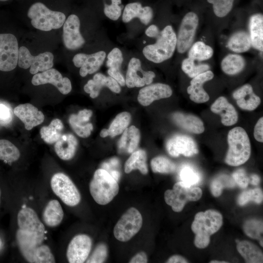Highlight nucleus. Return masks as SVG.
Here are the masks:
<instances>
[{
    "label": "nucleus",
    "instance_id": "f03ea898",
    "mask_svg": "<svg viewBox=\"0 0 263 263\" xmlns=\"http://www.w3.org/2000/svg\"><path fill=\"white\" fill-rule=\"evenodd\" d=\"M16 242L19 251L29 263H53L56 260L49 246L44 243V224L32 208L24 207L17 215Z\"/></svg>",
    "mask_w": 263,
    "mask_h": 263
},
{
    "label": "nucleus",
    "instance_id": "f704fd0d",
    "mask_svg": "<svg viewBox=\"0 0 263 263\" xmlns=\"http://www.w3.org/2000/svg\"><path fill=\"white\" fill-rule=\"evenodd\" d=\"M221 66L222 71L226 74L235 75L243 70L245 66V61L241 55L230 54L223 59Z\"/></svg>",
    "mask_w": 263,
    "mask_h": 263
},
{
    "label": "nucleus",
    "instance_id": "2eb2a0df",
    "mask_svg": "<svg viewBox=\"0 0 263 263\" xmlns=\"http://www.w3.org/2000/svg\"><path fill=\"white\" fill-rule=\"evenodd\" d=\"M31 82L34 86L47 83H51L63 95L68 94L72 89L70 79L63 76L59 71L53 67L33 75Z\"/></svg>",
    "mask_w": 263,
    "mask_h": 263
},
{
    "label": "nucleus",
    "instance_id": "39448f33",
    "mask_svg": "<svg viewBox=\"0 0 263 263\" xmlns=\"http://www.w3.org/2000/svg\"><path fill=\"white\" fill-rule=\"evenodd\" d=\"M26 29L21 24L12 32L0 33V71L10 72L18 68L19 43Z\"/></svg>",
    "mask_w": 263,
    "mask_h": 263
},
{
    "label": "nucleus",
    "instance_id": "8fccbe9b",
    "mask_svg": "<svg viewBox=\"0 0 263 263\" xmlns=\"http://www.w3.org/2000/svg\"><path fill=\"white\" fill-rule=\"evenodd\" d=\"M106 66L109 69L120 70L123 61L121 51L118 48H114L108 54Z\"/></svg>",
    "mask_w": 263,
    "mask_h": 263
},
{
    "label": "nucleus",
    "instance_id": "a19ab883",
    "mask_svg": "<svg viewBox=\"0 0 263 263\" xmlns=\"http://www.w3.org/2000/svg\"><path fill=\"white\" fill-rule=\"evenodd\" d=\"M243 230L245 234L251 238L259 240L263 246V221L257 219H250L244 222Z\"/></svg>",
    "mask_w": 263,
    "mask_h": 263
},
{
    "label": "nucleus",
    "instance_id": "4c0bfd02",
    "mask_svg": "<svg viewBox=\"0 0 263 263\" xmlns=\"http://www.w3.org/2000/svg\"><path fill=\"white\" fill-rule=\"evenodd\" d=\"M131 119V115L128 112H124L117 114L108 129L109 136L114 137L122 133L129 126Z\"/></svg>",
    "mask_w": 263,
    "mask_h": 263
},
{
    "label": "nucleus",
    "instance_id": "052dcab7",
    "mask_svg": "<svg viewBox=\"0 0 263 263\" xmlns=\"http://www.w3.org/2000/svg\"><path fill=\"white\" fill-rule=\"evenodd\" d=\"M100 135L103 138L109 136L108 130L107 129H102L100 132Z\"/></svg>",
    "mask_w": 263,
    "mask_h": 263
},
{
    "label": "nucleus",
    "instance_id": "3c124183",
    "mask_svg": "<svg viewBox=\"0 0 263 263\" xmlns=\"http://www.w3.org/2000/svg\"><path fill=\"white\" fill-rule=\"evenodd\" d=\"M232 177L235 183L242 188H246L249 183V178L245 170L243 169H238L234 171Z\"/></svg>",
    "mask_w": 263,
    "mask_h": 263
},
{
    "label": "nucleus",
    "instance_id": "6ab92c4d",
    "mask_svg": "<svg viewBox=\"0 0 263 263\" xmlns=\"http://www.w3.org/2000/svg\"><path fill=\"white\" fill-rule=\"evenodd\" d=\"M172 94V90L169 85L157 83L149 84L140 89L137 100L141 105L147 106L155 100L169 97Z\"/></svg>",
    "mask_w": 263,
    "mask_h": 263
},
{
    "label": "nucleus",
    "instance_id": "e433bc0d",
    "mask_svg": "<svg viewBox=\"0 0 263 263\" xmlns=\"http://www.w3.org/2000/svg\"><path fill=\"white\" fill-rule=\"evenodd\" d=\"M213 52L211 47L198 41L192 44L189 48L188 57L194 60L204 61L210 58Z\"/></svg>",
    "mask_w": 263,
    "mask_h": 263
},
{
    "label": "nucleus",
    "instance_id": "9b49d317",
    "mask_svg": "<svg viewBox=\"0 0 263 263\" xmlns=\"http://www.w3.org/2000/svg\"><path fill=\"white\" fill-rule=\"evenodd\" d=\"M143 224L142 216L135 207L129 208L120 218L113 228L115 238L120 242H127L136 235Z\"/></svg>",
    "mask_w": 263,
    "mask_h": 263
},
{
    "label": "nucleus",
    "instance_id": "6e6d98bb",
    "mask_svg": "<svg viewBox=\"0 0 263 263\" xmlns=\"http://www.w3.org/2000/svg\"><path fill=\"white\" fill-rule=\"evenodd\" d=\"M148 262V257L144 251L137 253L130 260V263H146Z\"/></svg>",
    "mask_w": 263,
    "mask_h": 263
},
{
    "label": "nucleus",
    "instance_id": "4be33fe9",
    "mask_svg": "<svg viewBox=\"0 0 263 263\" xmlns=\"http://www.w3.org/2000/svg\"><path fill=\"white\" fill-rule=\"evenodd\" d=\"M213 77V72L208 70L192 78L190 85L187 88V92L191 101L197 103H203L209 100V95L204 89L203 85Z\"/></svg>",
    "mask_w": 263,
    "mask_h": 263
},
{
    "label": "nucleus",
    "instance_id": "0eeeda50",
    "mask_svg": "<svg viewBox=\"0 0 263 263\" xmlns=\"http://www.w3.org/2000/svg\"><path fill=\"white\" fill-rule=\"evenodd\" d=\"M228 150L225 162L231 166H238L245 163L251 153L250 140L246 131L236 127L229 131L227 135Z\"/></svg>",
    "mask_w": 263,
    "mask_h": 263
},
{
    "label": "nucleus",
    "instance_id": "6e6552de",
    "mask_svg": "<svg viewBox=\"0 0 263 263\" xmlns=\"http://www.w3.org/2000/svg\"><path fill=\"white\" fill-rule=\"evenodd\" d=\"M91 196L100 205L111 202L117 195L119 187L117 181L103 169L96 170L89 184Z\"/></svg>",
    "mask_w": 263,
    "mask_h": 263
},
{
    "label": "nucleus",
    "instance_id": "5fc2aeb1",
    "mask_svg": "<svg viewBox=\"0 0 263 263\" xmlns=\"http://www.w3.org/2000/svg\"><path fill=\"white\" fill-rule=\"evenodd\" d=\"M108 74L110 76L114 78L121 86L126 85L125 79L120 72V70L108 69Z\"/></svg>",
    "mask_w": 263,
    "mask_h": 263
},
{
    "label": "nucleus",
    "instance_id": "412c9836",
    "mask_svg": "<svg viewBox=\"0 0 263 263\" xmlns=\"http://www.w3.org/2000/svg\"><path fill=\"white\" fill-rule=\"evenodd\" d=\"M14 114L24 124L27 130L42 123L44 120L43 113L31 104H20L15 108Z\"/></svg>",
    "mask_w": 263,
    "mask_h": 263
},
{
    "label": "nucleus",
    "instance_id": "cd10ccee",
    "mask_svg": "<svg viewBox=\"0 0 263 263\" xmlns=\"http://www.w3.org/2000/svg\"><path fill=\"white\" fill-rule=\"evenodd\" d=\"M172 117L178 126L189 132L200 134L205 131L203 121L195 115L175 113L172 114Z\"/></svg>",
    "mask_w": 263,
    "mask_h": 263
},
{
    "label": "nucleus",
    "instance_id": "4468645a",
    "mask_svg": "<svg viewBox=\"0 0 263 263\" xmlns=\"http://www.w3.org/2000/svg\"><path fill=\"white\" fill-rule=\"evenodd\" d=\"M106 57V52L98 51L93 53L78 52L72 56L73 65L79 68V74L82 77L96 72L103 64Z\"/></svg>",
    "mask_w": 263,
    "mask_h": 263
},
{
    "label": "nucleus",
    "instance_id": "72a5a7b5",
    "mask_svg": "<svg viewBox=\"0 0 263 263\" xmlns=\"http://www.w3.org/2000/svg\"><path fill=\"white\" fill-rule=\"evenodd\" d=\"M146 161L147 154L145 150H139L132 152L125 162V172L129 173L134 169H138L142 174H146L148 172Z\"/></svg>",
    "mask_w": 263,
    "mask_h": 263
},
{
    "label": "nucleus",
    "instance_id": "58836bf2",
    "mask_svg": "<svg viewBox=\"0 0 263 263\" xmlns=\"http://www.w3.org/2000/svg\"><path fill=\"white\" fill-rule=\"evenodd\" d=\"M20 152L18 148L10 141L0 139V160L12 163L19 159Z\"/></svg>",
    "mask_w": 263,
    "mask_h": 263
},
{
    "label": "nucleus",
    "instance_id": "864d4df0",
    "mask_svg": "<svg viewBox=\"0 0 263 263\" xmlns=\"http://www.w3.org/2000/svg\"><path fill=\"white\" fill-rule=\"evenodd\" d=\"M255 139L259 142H263V117H261L256 123L254 129Z\"/></svg>",
    "mask_w": 263,
    "mask_h": 263
},
{
    "label": "nucleus",
    "instance_id": "a211bd4d",
    "mask_svg": "<svg viewBox=\"0 0 263 263\" xmlns=\"http://www.w3.org/2000/svg\"><path fill=\"white\" fill-rule=\"evenodd\" d=\"M166 149L169 154L174 157L182 154L186 157L192 156L198 153L194 140L186 135L176 134L167 142Z\"/></svg>",
    "mask_w": 263,
    "mask_h": 263
},
{
    "label": "nucleus",
    "instance_id": "f257e3e1",
    "mask_svg": "<svg viewBox=\"0 0 263 263\" xmlns=\"http://www.w3.org/2000/svg\"><path fill=\"white\" fill-rule=\"evenodd\" d=\"M61 45L60 30L50 32L26 29L20 41L18 68L34 75L54 67Z\"/></svg>",
    "mask_w": 263,
    "mask_h": 263
},
{
    "label": "nucleus",
    "instance_id": "f3484780",
    "mask_svg": "<svg viewBox=\"0 0 263 263\" xmlns=\"http://www.w3.org/2000/svg\"><path fill=\"white\" fill-rule=\"evenodd\" d=\"M155 76V73L151 71H145L141 67L139 59L132 57L128 64L125 83L129 88L142 87L150 84Z\"/></svg>",
    "mask_w": 263,
    "mask_h": 263
},
{
    "label": "nucleus",
    "instance_id": "c756f323",
    "mask_svg": "<svg viewBox=\"0 0 263 263\" xmlns=\"http://www.w3.org/2000/svg\"><path fill=\"white\" fill-rule=\"evenodd\" d=\"M249 37L251 45L256 49L263 51V16L255 14L251 16L249 20Z\"/></svg>",
    "mask_w": 263,
    "mask_h": 263
},
{
    "label": "nucleus",
    "instance_id": "13d9d810",
    "mask_svg": "<svg viewBox=\"0 0 263 263\" xmlns=\"http://www.w3.org/2000/svg\"><path fill=\"white\" fill-rule=\"evenodd\" d=\"M167 263H187L188 262L183 257L174 255L170 257L167 261Z\"/></svg>",
    "mask_w": 263,
    "mask_h": 263
},
{
    "label": "nucleus",
    "instance_id": "473e14b6",
    "mask_svg": "<svg viewBox=\"0 0 263 263\" xmlns=\"http://www.w3.org/2000/svg\"><path fill=\"white\" fill-rule=\"evenodd\" d=\"M251 46L249 35L244 31H239L233 33L227 43L228 49L237 53L245 52L250 49Z\"/></svg>",
    "mask_w": 263,
    "mask_h": 263
},
{
    "label": "nucleus",
    "instance_id": "20e7f679",
    "mask_svg": "<svg viewBox=\"0 0 263 263\" xmlns=\"http://www.w3.org/2000/svg\"><path fill=\"white\" fill-rule=\"evenodd\" d=\"M223 225V216L217 210L208 209L196 214L191 228L195 234L194 244L199 248L207 247L210 237L217 232Z\"/></svg>",
    "mask_w": 263,
    "mask_h": 263
},
{
    "label": "nucleus",
    "instance_id": "dca6fc26",
    "mask_svg": "<svg viewBox=\"0 0 263 263\" xmlns=\"http://www.w3.org/2000/svg\"><path fill=\"white\" fill-rule=\"evenodd\" d=\"M92 241L86 234H78L70 242L67 249L66 257L69 263H84L91 250Z\"/></svg>",
    "mask_w": 263,
    "mask_h": 263
},
{
    "label": "nucleus",
    "instance_id": "f8f14e48",
    "mask_svg": "<svg viewBox=\"0 0 263 263\" xmlns=\"http://www.w3.org/2000/svg\"><path fill=\"white\" fill-rule=\"evenodd\" d=\"M54 193L66 205L74 207L80 202L79 190L71 179L61 172L55 174L50 181Z\"/></svg>",
    "mask_w": 263,
    "mask_h": 263
},
{
    "label": "nucleus",
    "instance_id": "e2e57ef3",
    "mask_svg": "<svg viewBox=\"0 0 263 263\" xmlns=\"http://www.w3.org/2000/svg\"><path fill=\"white\" fill-rule=\"evenodd\" d=\"M9 0H0V1H9Z\"/></svg>",
    "mask_w": 263,
    "mask_h": 263
},
{
    "label": "nucleus",
    "instance_id": "09e8293b",
    "mask_svg": "<svg viewBox=\"0 0 263 263\" xmlns=\"http://www.w3.org/2000/svg\"><path fill=\"white\" fill-rule=\"evenodd\" d=\"M108 255L107 245L104 243L97 244L92 254L87 258V263H102L106 260Z\"/></svg>",
    "mask_w": 263,
    "mask_h": 263
},
{
    "label": "nucleus",
    "instance_id": "bb28decb",
    "mask_svg": "<svg viewBox=\"0 0 263 263\" xmlns=\"http://www.w3.org/2000/svg\"><path fill=\"white\" fill-rule=\"evenodd\" d=\"M77 140L71 133L62 134L55 143L54 149L56 155L62 160H69L74 156L77 146Z\"/></svg>",
    "mask_w": 263,
    "mask_h": 263
},
{
    "label": "nucleus",
    "instance_id": "c85d7f7f",
    "mask_svg": "<svg viewBox=\"0 0 263 263\" xmlns=\"http://www.w3.org/2000/svg\"><path fill=\"white\" fill-rule=\"evenodd\" d=\"M139 130L134 126L126 128L123 132L118 143V150L120 153H131L137 148L140 141Z\"/></svg>",
    "mask_w": 263,
    "mask_h": 263
},
{
    "label": "nucleus",
    "instance_id": "7c9ffc66",
    "mask_svg": "<svg viewBox=\"0 0 263 263\" xmlns=\"http://www.w3.org/2000/svg\"><path fill=\"white\" fill-rule=\"evenodd\" d=\"M64 217V212L60 203L56 200H50L42 212V220L47 226H58Z\"/></svg>",
    "mask_w": 263,
    "mask_h": 263
},
{
    "label": "nucleus",
    "instance_id": "37998d69",
    "mask_svg": "<svg viewBox=\"0 0 263 263\" xmlns=\"http://www.w3.org/2000/svg\"><path fill=\"white\" fill-rule=\"evenodd\" d=\"M181 68L186 74L192 78L201 73L209 70L210 66L207 64L201 63L196 65L194 60L188 57L183 60Z\"/></svg>",
    "mask_w": 263,
    "mask_h": 263
},
{
    "label": "nucleus",
    "instance_id": "4d7b16f0",
    "mask_svg": "<svg viewBox=\"0 0 263 263\" xmlns=\"http://www.w3.org/2000/svg\"><path fill=\"white\" fill-rule=\"evenodd\" d=\"M160 31L158 27L154 24L149 26L145 31V34L150 38H156L160 33Z\"/></svg>",
    "mask_w": 263,
    "mask_h": 263
},
{
    "label": "nucleus",
    "instance_id": "9d476101",
    "mask_svg": "<svg viewBox=\"0 0 263 263\" xmlns=\"http://www.w3.org/2000/svg\"><path fill=\"white\" fill-rule=\"evenodd\" d=\"M61 44L65 51L75 52L83 48L86 40L81 32V21L75 13L67 16L60 29Z\"/></svg>",
    "mask_w": 263,
    "mask_h": 263
},
{
    "label": "nucleus",
    "instance_id": "79ce46f5",
    "mask_svg": "<svg viewBox=\"0 0 263 263\" xmlns=\"http://www.w3.org/2000/svg\"><path fill=\"white\" fill-rule=\"evenodd\" d=\"M152 170L155 173H171L175 171V164L169 159L164 156L153 158L150 162Z\"/></svg>",
    "mask_w": 263,
    "mask_h": 263
},
{
    "label": "nucleus",
    "instance_id": "a18cd8bd",
    "mask_svg": "<svg viewBox=\"0 0 263 263\" xmlns=\"http://www.w3.org/2000/svg\"><path fill=\"white\" fill-rule=\"evenodd\" d=\"M263 200V193L262 190L260 188L249 189L242 192L237 199V203L239 206H243L250 201L260 204Z\"/></svg>",
    "mask_w": 263,
    "mask_h": 263
},
{
    "label": "nucleus",
    "instance_id": "603ef678",
    "mask_svg": "<svg viewBox=\"0 0 263 263\" xmlns=\"http://www.w3.org/2000/svg\"><path fill=\"white\" fill-rule=\"evenodd\" d=\"M12 120L10 109L6 105L0 103V124H6Z\"/></svg>",
    "mask_w": 263,
    "mask_h": 263
},
{
    "label": "nucleus",
    "instance_id": "ea45409f",
    "mask_svg": "<svg viewBox=\"0 0 263 263\" xmlns=\"http://www.w3.org/2000/svg\"><path fill=\"white\" fill-rule=\"evenodd\" d=\"M233 178L227 175L222 174L215 178L211 182L210 189L214 197L220 196L224 188H232L235 186Z\"/></svg>",
    "mask_w": 263,
    "mask_h": 263
},
{
    "label": "nucleus",
    "instance_id": "423d86ee",
    "mask_svg": "<svg viewBox=\"0 0 263 263\" xmlns=\"http://www.w3.org/2000/svg\"><path fill=\"white\" fill-rule=\"evenodd\" d=\"M156 42L145 46L142 50L149 61L160 63L172 57L176 49V34L171 25L166 26L156 38Z\"/></svg>",
    "mask_w": 263,
    "mask_h": 263
},
{
    "label": "nucleus",
    "instance_id": "ddd939ff",
    "mask_svg": "<svg viewBox=\"0 0 263 263\" xmlns=\"http://www.w3.org/2000/svg\"><path fill=\"white\" fill-rule=\"evenodd\" d=\"M198 24L199 19L196 13L189 12L184 16L176 35V49L178 53H185L192 45Z\"/></svg>",
    "mask_w": 263,
    "mask_h": 263
},
{
    "label": "nucleus",
    "instance_id": "680f3d73",
    "mask_svg": "<svg viewBox=\"0 0 263 263\" xmlns=\"http://www.w3.org/2000/svg\"><path fill=\"white\" fill-rule=\"evenodd\" d=\"M210 263H228L227 262L225 261H217V260H212L210 262Z\"/></svg>",
    "mask_w": 263,
    "mask_h": 263
},
{
    "label": "nucleus",
    "instance_id": "b1692460",
    "mask_svg": "<svg viewBox=\"0 0 263 263\" xmlns=\"http://www.w3.org/2000/svg\"><path fill=\"white\" fill-rule=\"evenodd\" d=\"M93 112L91 110L83 109L77 114H72L69 117V123L73 130L79 136L82 138L89 137L93 129L89 122Z\"/></svg>",
    "mask_w": 263,
    "mask_h": 263
},
{
    "label": "nucleus",
    "instance_id": "a878e982",
    "mask_svg": "<svg viewBox=\"0 0 263 263\" xmlns=\"http://www.w3.org/2000/svg\"><path fill=\"white\" fill-rule=\"evenodd\" d=\"M153 10L148 6L142 7L139 2L128 3L124 8L122 19L123 22L128 23L135 18H138L144 25L150 23L153 18Z\"/></svg>",
    "mask_w": 263,
    "mask_h": 263
},
{
    "label": "nucleus",
    "instance_id": "aec40b11",
    "mask_svg": "<svg viewBox=\"0 0 263 263\" xmlns=\"http://www.w3.org/2000/svg\"><path fill=\"white\" fill-rule=\"evenodd\" d=\"M103 87H108L111 91L115 93L121 92V88L118 82L111 76H106L101 73H96L93 79L89 80L84 86V90L90 94L92 98L97 97Z\"/></svg>",
    "mask_w": 263,
    "mask_h": 263
},
{
    "label": "nucleus",
    "instance_id": "7ed1b4c3",
    "mask_svg": "<svg viewBox=\"0 0 263 263\" xmlns=\"http://www.w3.org/2000/svg\"><path fill=\"white\" fill-rule=\"evenodd\" d=\"M23 2L20 21L29 30H59L69 15L61 0H24Z\"/></svg>",
    "mask_w": 263,
    "mask_h": 263
},
{
    "label": "nucleus",
    "instance_id": "2f4dec72",
    "mask_svg": "<svg viewBox=\"0 0 263 263\" xmlns=\"http://www.w3.org/2000/svg\"><path fill=\"white\" fill-rule=\"evenodd\" d=\"M237 249L247 263H262L263 254L261 249L252 242L246 240L237 241Z\"/></svg>",
    "mask_w": 263,
    "mask_h": 263
},
{
    "label": "nucleus",
    "instance_id": "bf43d9fd",
    "mask_svg": "<svg viewBox=\"0 0 263 263\" xmlns=\"http://www.w3.org/2000/svg\"><path fill=\"white\" fill-rule=\"evenodd\" d=\"M249 182L253 185H258L260 182V178L257 174H252L250 176V179H249Z\"/></svg>",
    "mask_w": 263,
    "mask_h": 263
},
{
    "label": "nucleus",
    "instance_id": "de8ad7c7",
    "mask_svg": "<svg viewBox=\"0 0 263 263\" xmlns=\"http://www.w3.org/2000/svg\"><path fill=\"white\" fill-rule=\"evenodd\" d=\"M234 0H207L212 4L215 15L219 18L226 16L231 10Z\"/></svg>",
    "mask_w": 263,
    "mask_h": 263
},
{
    "label": "nucleus",
    "instance_id": "c9c22d12",
    "mask_svg": "<svg viewBox=\"0 0 263 263\" xmlns=\"http://www.w3.org/2000/svg\"><path fill=\"white\" fill-rule=\"evenodd\" d=\"M64 126L61 121L56 118L47 126L42 127L40 130L41 138L47 144L55 143L60 138Z\"/></svg>",
    "mask_w": 263,
    "mask_h": 263
},
{
    "label": "nucleus",
    "instance_id": "c03bdc74",
    "mask_svg": "<svg viewBox=\"0 0 263 263\" xmlns=\"http://www.w3.org/2000/svg\"><path fill=\"white\" fill-rule=\"evenodd\" d=\"M179 176L182 181L191 186L197 184L201 179L199 172L195 168L188 164L184 165L182 167Z\"/></svg>",
    "mask_w": 263,
    "mask_h": 263
},
{
    "label": "nucleus",
    "instance_id": "5701e85b",
    "mask_svg": "<svg viewBox=\"0 0 263 263\" xmlns=\"http://www.w3.org/2000/svg\"><path fill=\"white\" fill-rule=\"evenodd\" d=\"M210 110L220 115L221 122L225 126H230L238 121V115L236 109L224 96L218 97L211 106Z\"/></svg>",
    "mask_w": 263,
    "mask_h": 263
},
{
    "label": "nucleus",
    "instance_id": "1a4fd4ad",
    "mask_svg": "<svg viewBox=\"0 0 263 263\" xmlns=\"http://www.w3.org/2000/svg\"><path fill=\"white\" fill-rule=\"evenodd\" d=\"M202 195V190L200 188L181 181L176 183L172 189L165 192L164 199L166 204L174 211L178 212L183 210L187 203L198 201Z\"/></svg>",
    "mask_w": 263,
    "mask_h": 263
},
{
    "label": "nucleus",
    "instance_id": "0e129e2a",
    "mask_svg": "<svg viewBox=\"0 0 263 263\" xmlns=\"http://www.w3.org/2000/svg\"><path fill=\"white\" fill-rule=\"evenodd\" d=\"M0 194H1V192H0Z\"/></svg>",
    "mask_w": 263,
    "mask_h": 263
},
{
    "label": "nucleus",
    "instance_id": "393cba45",
    "mask_svg": "<svg viewBox=\"0 0 263 263\" xmlns=\"http://www.w3.org/2000/svg\"><path fill=\"white\" fill-rule=\"evenodd\" d=\"M233 97L238 106L242 109L253 111L261 103L260 98L254 94L251 85L246 84L235 91Z\"/></svg>",
    "mask_w": 263,
    "mask_h": 263
},
{
    "label": "nucleus",
    "instance_id": "49530a36",
    "mask_svg": "<svg viewBox=\"0 0 263 263\" xmlns=\"http://www.w3.org/2000/svg\"><path fill=\"white\" fill-rule=\"evenodd\" d=\"M121 0H104V13L112 20H117L122 13Z\"/></svg>",
    "mask_w": 263,
    "mask_h": 263
}]
</instances>
